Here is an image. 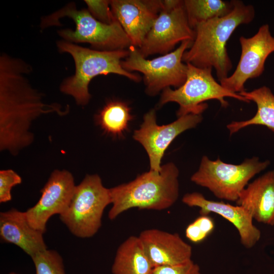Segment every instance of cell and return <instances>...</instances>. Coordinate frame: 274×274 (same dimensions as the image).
<instances>
[{"label": "cell", "mask_w": 274, "mask_h": 274, "mask_svg": "<svg viewBox=\"0 0 274 274\" xmlns=\"http://www.w3.org/2000/svg\"><path fill=\"white\" fill-rule=\"evenodd\" d=\"M256 221L274 226V170L248 184L236 201Z\"/></svg>", "instance_id": "ac0fdd59"}, {"label": "cell", "mask_w": 274, "mask_h": 274, "mask_svg": "<svg viewBox=\"0 0 274 274\" xmlns=\"http://www.w3.org/2000/svg\"><path fill=\"white\" fill-rule=\"evenodd\" d=\"M9 274H19V273H16L15 272H11Z\"/></svg>", "instance_id": "83f0119b"}, {"label": "cell", "mask_w": 274, "mask_h": 274, "mask_svg": "<svg viewBox=\"0 0 274 274\" xmlns=\"http://www.w3.org/2000/svg\"><path fill=\"white\" fill-rule=\"evenodd\" d=\"M186 64L185 83L174 90L170 87L164 89L158 104L160 107L169 102L177 103L179 109L177 115L179 117L189 114H201L208 108L204 102L209 100H218L224 108L228 105L225 100L226 97L250 102L244 96L229 91L218 83L213 76L212 68H199Z\"/></svg>", "instance_id": "ba28073f"}, {"label": "cell", "mask_w": 274, "mask_h": 274, "mask_svg": "<svg viewBox=\"0 0 274 274\" xmlns=\"http://www.w3.org/2000/svg\"><path fill=\"white\" fill-rule=\"evenodd\" d=\"M269 164V160L262 161L257 157L234 164L224 162L219 158L212 160L203 156L198 170L190 179L208 189L216 197L236 202L250 180Z\"/></svg>", "instance_id": "52a82bcc"}, {"label": "cell", "mask_w": 274, "mask_h": 274, "mask_svg": "<svg viewBox=\"0 0 274 274\" xmlns=\"http://www.w3.org/2000/svg\"><path fill=\"white\" fill-rule=\"evenodd\" d=\"M84 2L87 10L97 20L107 24L112 23L116 20L111 9L110 1L85 0Z\"/></svg>", "instance_id": "484cf974"}, {"label": "cell", "mask_w": 274, "mask_h": 274, "mask_svg": "<svg viewBox=\"0 0 274 274\" xmlns=\"http://www.w3.org/2000/svg\"><path fill=\"white\" fill-rule=\"evenodd\" d=\"M31 259L36 274H65L62 258L56 251L46 249Z\"/></svg>", "instance_id": "603a6c76"}, {"label": "cell", "mask_w": 274, "mask_h": 274, "mask_svg": "<svg viewBox=\"0 0 274 274\" xmlns=\"http://www.w3.org/2000/svg\"><path fill=\"white\" fill-rule=\"evenodd\" d=\"M139 237L154 267L179 265L191 260V246L177 233L149 229Z\"/></svg>", "instance_id": "2e32d148"}, {"label": "cell", "mask_w": 274, "mask_h": 274, "mask_svg": "<svg viewBox=\"0 0 274 274\" xmlns=\"http://www.w3.org/2000/svg\"><path fill=\"white\" fill-rule=\"evenodd\" d=\"M192 42L184 41L176 50L152 59L145 58L138 48L131 46L128 49V56L122 61L121 64L128 72L141 73L144 75L146 92L154 96L167 87L173 86L176 89L185 83L187 65L182 58Z\"/></svg>", "instance_id": "9c48e42d"}, {"label": "cell", "mask_w": 274, "mask_h": 274, "mask_svg": "<svg viewBox=\"0 0 274 274\" xmlns=\"http://www.w3.org/2000/svg\"><path fill=\"white\" fill-rule=\"evenodd\" d=\"M154 266L139 236H130L119 246L112 266L113 274H152Z\"/></svg>", "instance_id": "d6986e66"}, {"label": "cell", "mask_w": 274, "mask_h": 274, "mask_svg": "<svg viewBox=\"0 0 274 274\" xmlns=\"http://www.w3.org/2000/svg\"><path fill=\"white\" fill-rule=\"evenodd\" d=\"M76 186L72 173L65 169L54 170L41 189L38 201L25 211L30 225L44 233L49 219L66 210Z\"/></svg>", "instance_id": "4fadbf2b"}, {"label": "cell", "mask_w": 274, "mask_h": 274, "mask_svg": "<svg viewBox=\"0 0 274 274\" xmlns=\"http://www.w3.org/2000/svg\"><path fill=\"white\" fill-rule=\"evenodd\" d=\"M179 175L177 166L169 162L159 172L150 170L131 182L110 188L112 206L109 219L132 208L161 211L172 207L179 195Z\"/></svg>", "instance_id": "3957f363"}, {"label": "cell", "mask_w": 274, "mask_h": 274, "mask_svg": "<svg viewBox=\"0 0 274 274\" xmlns=\"http://www.w3.org/2000/svg\"><path fill=\"white\" fill-rule=\"evenodd\" d=\"M68 17L73 20L75 30L64 29L58 35L71 43H86L102 51L124 50L132 46L130 39L119 22L116 19L110 24L103 23L95 18L88 10H78L73 4L44 18L43 28L59 25V19Z\"/></svg>", "instance_id": "5b68a950"}, {"label": "cell", "mask_w": 274, "mask_h": 274, "mask_svg": "<svg viewBox=\"0 0 274 274\" xmlns=\"http://www.w3.org/2000/svg\"><path fill=\"white\" fill-rule=\"evenodd\" d=\"M152 274H202L199 266L192 259L183 264L154 267Z\"/></svg>", "instance_id": "4316f807"}, {"label": "cell", "mask_w": 274, "mask_h": 274, "mask_svg": "<svg viewBox=\"0 0 274 274\" xmlns=\"http://www.w3.org/2000/svg\"><path fill=\"white\" fill-rule=\"evenodd\" d=\"M248 101L257 105V112L250 119L234 121L227 125L231 135L241 129L251 125H262L274 132V94L269 88L262 86L251 91L238 93Z\"/></svg>", "instance_id": "ffe728a7"}, {"label": "cell", "mask_w": 274, "mask_h": 274, "mask_svg": "<svg viewBox=\"0 0 274 274\" xmlns=\"http://www.w3.org/2000/svg\"><path fill=\"white\" fill-rule=\"evenodd\" d=\"M29 65L6 54L0 57V150L16 155L34 141L32 122L41 115L66 114L58 104H47L26 75Z\"/></svg>", "instance_id": "6da1fadb"}, {"label": "cell", "mask_w": 274, "mask_h": 274, "mask_svg": "<svg viewBox=\"0 0 274 274\" xmlns=\"http://www.w3.org/2000/svg\"><path fill=\"white\" fill-rule=\"evenodd\" d=\"M195 31L188 22L184 1L164 0L162 7L142 44L138 48L145 57L164 55L179 43L193 41Z\"/></svg>", "instance_id": "30bf717a"}, {"label": "cell", "mask_w": 274, "mask_h": 274, "mask_svg": "<svg viewBox=\"0 0 274 274\" xmlns=\"http://www.w3.org/2000/svg\"><path fill=\"white\" fill-rule=\"evenodd\" d=\"M110 204V189L103 185L98 175H87L76 185L68 207L59 218L73 235L89 238L100 228L104 212Z\"/></svg>", "instance_id": "8992f818"}, {"label": "cell", "mask_w": 274, "mask_h": 274, "mask_svg": "<svg viewBox=\"0 0 274 274\" xmlns=\"http://www.w3.org/2000/svg\"><path fill=\"white\" fill-rule=\"evenodd\" d=\"M255 14L252 5L233 0L229 14L195 27L194 39L184 53L183 61L199 68H214L219 81L226 78L232 68L226 49L227 41L239 25L251 22Z\"/></svg>", "instance_id": "7a4b0ae2"}, {"label": "cell", "mask_w": 274, "mask_h": 274, "mask_svg": "<svg viewBox=\"0 0 274 274\" xmlns=\"http://www.w3.org/2000/svg\"><path fill=\"white\" fill-rule=\"evenodd\" d=\"M239 41L241 55L236 69L231 76L219 81L224 88L237 94L245 91L247 80L262 75L266 59L274 52V37L267 24L261 26L252 37L242 36Z\"/></svg>", "instance_id": "7c38bea8"}, {"label": "cell", "mask_w": 274, "mask_h": 274, "mask_svg": "<svg viewBox=\"0 0 274 274\" xmlns=\"http://www.w3.org/2000/svg\"><path fill=\"white\" fill-rule=\"evenodd\" d=\"M131 109L126 102L114 100L108 101L96 115L95 120L104 131L115 137H120L128 129L133 119Z\"/></svg>", "instance_id": "44dd1931"}, {"label": "cell", "mask_w": 274, "mask_h": 274, "mask_svg": "<svg viewBox=\"0 0 274 274\" xmlns=\"http://www.w3.org/2000/svg\"><path fill=\"white\" fill-rule=\"evenodd\" d=\"M58 50L70 54L75 64V74L63 80L60 90L72 96L79 106L86 105L90 98L89 84L95 77L115 74L138 82L141 77L128 72L122 66V59L127 57L128 49L102 51L82 47L66 41L57 43Z\"/></svg>", "instance_id": "277c9868"}, {"label": "cell", "mask_w": 274, "mask_h": 274, "mask_svg": "<svg viewBox=\"0 0 274 274\" xmlns=\"http://www.w3.org/2000/svg\"><path fill=\"white\" fill-rule=\"evenodd\" d=\"M213 220L208 215H200L189 224L185 230L186 237L191 242L198 243L203 241L214 230Z\"/></svg>", "instance_id": "cb8c5ba5"}, {"label": "cell", "mask_w": 274, "mask_h": 274, "mask_svg": "<svg viewBox=\"0 0 274 274\" xmlns=\"http://www.w3.org/2000/svg\"><path fill=\"white\" fill-rule=\"evenodd\" d=\"M110 7L132 45L139 48L160 12L162 1L112 0Z\"/></svg>", "instance_id": "5bb4252c"}, {"label": "cell", "mask_w": 274, "mask_h": 274, "mask_svg": "<svg viewBox=\"0 0 274 274\" xmlns=\"http://www.w3.org/2000/svg\"><path fill=\"white\" fill-rule=\"evenodd\" d=\"M202 120L201 114H189L178 117L169 124L158 125L155 110L147 113L140 128L134 131L133 138L146 151L150 170L160 171L162 158L173 141L184 131L195 127Z\"/></svg>", "instance_id": "8fae6325"}, {"label": "cell", "mask_w": 274, "mask_h": 274, "mask_svg": "<svg viewBox=\"0 0 274 274\" xmlns=\"http://www.w3.org/2000/svg\"><path fill=\"white\" fill-rule=\"evenodd\" d=\"M43 234L30 225L25 212L13 208L0 213L1 241L15 245L31 258L47 249Z\"/></svg>", "instance_id": "e0dca14e"}, {"label": "cell", "mask_w": 274, "mask_h": 274, "mask_svg": "<svg viewBox=\"0 0 274 274\" xmlns=\"http://www.w3.org/2000/svg\"><path fill=\"white\" fill-rule=\"evenodd\" d=\"M22 182L21 177L12 169L0 171V203H6L12 199V188Z\"/></svg>", "instance_id": "d4e9b609"}, {"label": "cell", "mask_w": 274, "mask_h": 274, "mask_svg": "<svg viewBox=\"0 0 274 274\" xmlns=\"http://www.w3.org/2000/svg\"><path fill=\"white\" fill-rule=\"evenodd\" d=\"M182 201L188 207L199 208L200 215L215 213L228 221L236 228L241 243L246 248H253L260 239L261 232L253 224L251 215L242 206L210 200L199 192L186 193Z\"/></svg>", "instance_id": "9a60e30c"}, {"label": "cell", "mask_w": 274, "mask_h": 274, "mask_svg": "<svg viewBox=\"0 0 274 274\" xmlns=\"http://www.w3.org/2000/svg\"><path fill=\"white\" fill-rule=\"evenodd\" d=\"M184 2L189 24L193 29L199 23L228 15L233 8V0H185Z\"/></svg>", "instance_id": "7402d4cb"}]
</instances>
